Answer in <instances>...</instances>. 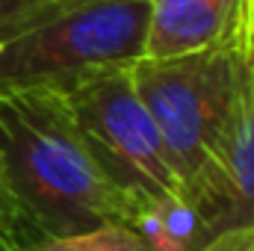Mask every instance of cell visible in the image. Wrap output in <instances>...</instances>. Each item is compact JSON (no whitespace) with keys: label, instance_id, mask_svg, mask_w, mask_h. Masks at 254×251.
Instances as JSON below:
<instances>
[{"label":"cell","instance_id":"6da1fadb","mask_svg":"<svg viewBox=\"0 0 254 251\" xmlns=\"http://www.w3.org/2000/svg\"><path fill=\"white\" fill-rule=\"evenodd\" d=\"M0 178L30 237H65L133 222L136 204L95 166L65 89L0 83Z\"/></svg>","mask_w":254,"mask_h":251},{"label":"cell","instance_id":"7a4b0ae2","mask_svg":"<svg viewBox=\"0 0 254 251\" xmlns=\"http://www.w3.org/2000/svg\"><path fill=\"white\" fill-rule=\"evenodd\" d=\"M249 63L231 51H207L172 60L139 57L127 65L190 204L213 175L234 127Z\"/></svg>","mask_w":254,"mask_h":251},{"label":"cell","instance_id":"3957f363","mask_svg":"<svg viewBox=\"0 0 254 251\" xmlns=\"http://www.w3.org/2000/svg\"><path fill=\"white\" fill-rule=\"evenodd\" d=\"M65 98L95 166L113 187L136 204L157 195L184 198L160 130L136 95L127 65L104 68L65 86Z\"/></svg>","mask_w":254,"mask_h":251},{"label":"cell","instance_id":"277c9868","mask_svg":"<svg viewBox=\"0 0 254 251\" xmlns=\"http://www.w3.org/2000/svg\"><path fill=\"white\" fill-rule=\"evenodd\" d=\"M148 0H86L0 48V83L71 86L145 54Z\"/></svg>","mask_w":254,"mask_h":251},{"label":"cell","instance_id":"5b68a950","mask_svg":"<svg viewBox=\"0 0 254 251\" xmlns=\"http://www.w3.org/2000/svg\"><path fill=\"white\" fill-rule=\"evenodd\" d=\"M231 51L254 60L252 0H148V60Z\"/></svg>","mask_w":254,"mask_h":251},{"label":"cell","instance_id":"8992f818","mask_svg":"<svg viewBox=\"0 0 254 251\" xmlns=\"http://www.w3.org/2000/svg\"><path fill=\"white\" fill-rule=\"evenodd\" d=\"M190 207L201 222V243L222 231L254 228V60L246 65L234 127L216 169Z\"/></svg>","mask_w":254,"mask_h":251},{"label":"cell","instance_id":"52a82bcc","mask_svg":"<svg viewBox=\"0 0 254 251\" xmlns=\"http://www.w3.org/2000/svg\"><path fill=\"white\" fill-rule=\"evenodd\" d=\"M130 228L142 240L145 251H201V222L181 195L148 198Z\"/></svg>","mask_w":254,"mask_h":251},{"label":"cell","instance_id":"ba28073f","mask_svg":"<svg viewBox=\"0 0 254 251\" xmlns=\"http://www.w3.org/2000/svg\"><path fill=\"white\" fill-rule=\"evenodd\" d=\"M9 251H145V246L133 228L107 222L65 237H30L24 243L9 246Z\"/></svg>","mask_w":254,"mask_h":251},{"label":"cell","instance_id":"9c48e42d","mask_svg":"<svg viewBox=\"0 0 254 251\" xmlns=\"http://www.w3.org/2000/svg\"><path fill=\"white\" fill-rule=\"evenodd\" d=\"M86 0H0V48Z\"/></svg>","mask_w":254,"mask_h":251},{"label":"cell","instance_id":"30bf717a","mask_svg":"<svg viewBox=\"0 0 254 251\" xmlns=\"http://www.w3.org/2000/svg\"><path fill=\"white\" fill-rule=\"evenodd\" d=\"M0 240L6 246H15V243H24L27 240V231H24V222L18 216V207L9 195V189L0 178Z\"/></svg>","mask_w":254,"mask_h":251},{"label":"cell","instance_id":"8fae6325","mask_svg":"<svg viewBox=\"0 0 254 251\" xmlns=\"http://www.w3.org/2000/svg\"><path fill=\"white\" fill-rule=\"evenodd\" d=\"M201 251H254V228H234L216 234L210 243H204Z\"/></svg>","mask_w":254,"mask_h":251},{"label":"cell","instance_id":"7c38bea8","mask_svg":"<svg viewBox=\"0 0 254 251\" xmlns=\"http://www.w3.org/2000/svg\"><path fill=\"white\" fill-rule=\"evenodd\" d=\"M0 251H9V246H6V243H3V240H0Z\"/></svg>","mask_w":254,"mask_h":251},{"label":"cell","instance_id":"4fadbf2b","mask_svg":"<svg viewBox=\"0 0 254 251\" xmlns=\"http://www.w3.org/2000/svg\"><path fill=\"white\" fill-rule=\"evenodd\" d=\"M252 30H254V0H252Z\"/></svg>","mask_w":254,"mask_h":251}]
</instances>
